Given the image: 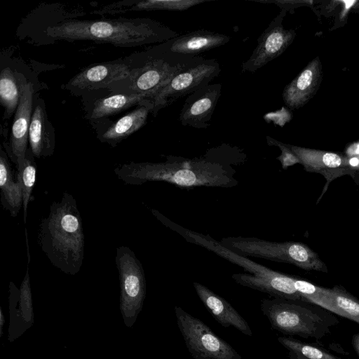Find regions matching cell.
I'll return each mask as SVG.
<instances>
[{
  "label": "cell",
  "instance_id": "cell-24",
  "mask_svg": "<svg viewBox=\"0 0 359 359\" xmlns=\"http://www.w3.org/2000/svg\"><path fill=\"white\" fill-rule=\"evenodd\" d=\"M205 2V0H142L124 1L95 11L98 14H115L129 11H183Z\"/></svg>",
  "mask_w": 359,
  "mask_h": 359
},
{
  "label": "cell",
  "instance_id": "cell-8",
  "mask_svg": "<svg viewBox=\"0 0 359 359\" xmlns=\"http://www.w3.org/2000/svg\"><path fill=\"white\" fill-rule=\"evenodd\" d=\"M115 262L120 283V311L125 325L130 328L142 311L146 297L144 271L140 261L126 246L116 249Z\"/></svg>",
  "mask_w": 359,
  "mask_h": 359
},
{
  "label": "cell",
  "instance_id": "cell-7",
  "mask_svg": "<svg viewBox=\"0 0 359 359\" xmlns=\"http://www.w3.org/2000/svg\"><path fill=\"white\" fill-rule=\"evenodd\" d=\"M260 308L271 327L285 334L319 338L328 331L325 321L308 302L263 299Z\"/></svg>",
  "mask_w": 359,
  "mask_h": 359
},
{
  "label": "cell",
  "instance_id": "cell-26",
  "mask_svg": "<svg viewBox=\"0 0 359 359\" xmlns=\"http://www.w3.org/2000/svg\"><path fill=\"white\" fill-rule=\"evenodd\" d=\"M16 169V178L20 184L22 193L23 222L26 223L28 204L31 200L36 175V164L29 148L25 157L18 163Z\"/></svg>",
  "mask_w": 359,
  "mask_h": 359
},
{
  "label": "cell",
  "instance_id": "cell-10",
  "mask_svg": "<svg viewBox=\"0 0 359 359\" xmlns=\"http://www.w3.org/2000/svg\"><path fill=\"white\" fill-rule=\"evenodd\" d=\"M296 154L305 171L322 175L326 180L318 204L331 182L340 177L349 175L359 186V155L347 156L337 152L288 144Z\"/></svg>",
  "mask_w": 359,
  "mask_h": 359
},
{
  "label": "cell",
  "instance_id": "cell-25",
  "mask_svg": "<svg viewBox=\"0 0 359 359\" xmlns=\"http://www.w3.org/2000/svg\"><path fill=\"white\" fill-rule=\"evenodd\" d=\"M20 100V88L16 74L8 67L0 73V102L4 108V118L8 119L15 113Z\"/></svg>",
  "mask_w": 359,
  "mask_h": 359
},
{
  "label": "cell",
  "instance_id": "cell-16",
  "mask_svg": "<svg viewBox=\"0 0 359 359\" xmlns=\"http://www.w3.org/2000/svg\"><path fill=\"white\" fill-rule=\"evenodd\" d=\"M8 299L10 323L8 339L13 342L31 327L34 321L28 267L20 289L10 282Z\"/></svg>",
  "mask_w": 359,
  "mask_h": 359
},
{
  "label": "cell",
  "instance_id": "cell-19",
  "mask_svg": "<svg viewBox=\"0 0 359 359\" xmlns=\"http://www.w3.org/2000/svg\"><path fill=\"white\" fill-rule=\"evenodd\" d=\"M193 285L200 300L222 326L233 327L248 337L252 336L248 322L226 299L200 283L194 282Z\"/></svg>",
  "mask_w": 359,
  "mask_h": 359
},
{
  "label": "cell",
  "instance_id": "cell-11",
  "mask_svg": "<svg viewBox=\"0 0 359 359\" xmlns=\"http://www.w3.org/2000/svg\"><path fill=\"white\" fill-rule=\"evenodd\" d=\"M220 72V66L215 59H205L177 74L152 97L151 114L155 116L161 109L177 99L208 86Z\"/></svg>",
  "mask_w": 359,
  "mask_h": 359
},
{
  "label": "cell",
  "instance_id": "cell-18",
  "mask_svg": "<svg viewBox=\"0 0 359 359\" xmlns=\"http://www.w3.org/2000/svg\"><path fill=\"white\" fill-rule=\"evenodd\" d=\"M229 41L230 37L224 34L199 29L177 36L157 47L175 54L197 56L199 53L223 46Z\"/></svg>",
  "mask_w": 359,
  "mask_h": 359
},
{
  "label": "cell",
  "instance_id": "cell-1",
  "mask_svg": "<svg viewBox=\"0 0 359 359\" xmlns=\"http://www.w3.org/2000/svg\"><path fill=\"white\" fill-rule=\"evenodd\" d=\"M44 33L54 40H90L121 47L162 43L178 36L160 22L145 18L65 20L48 26Z\"/></svg>",
  "mask_w": 359,
  "mask_h": 359
},
{
  "label": "cell",
  "instance_id": "cell-13",
  "mask_svg": "<svg viewBox=\"0 0 359 359\" xmlns=\"http://www.w3.org/2000/svg\"><path fill=\"white\" fill-rule=\"evenodd\" d=\"M16 77L20 88V100L11 127L9 142L4 144L5 151L15 167L25 157L29 149V129L34 109V87L22 74Z\"/></svg>",
  "mask_w": 359,
  "mask_h": 359
},
{
  "label": "cell",
  "instance_id": "cell-29",
  "mask_svg": "<svg viewBox=\"0 0 359 359\" xmlns=\"http://www.w3.org/2000/svg\"><path fill=\"white\" fill-rule=\"evenodd\" d=\"M266 142L269 146L278 147L280 149L281 153L277 157V160L280 161L283 170H286L289 167L297 163L301 164L300 160L290 149L288 144L276 140L270 136H266Z\"/></svg>",
  "mask_w": 359,
  "mask_h": 359
},
{
  "label": "cell",
  "instance_id": "cell-28",
  "mask_svg": "<svg viewBox=\"0 0 359 359\" xmlns=\"http://www.w3.org/2000/svg\"><path fill=\"white\" fill-rule=\"evenodd\" d=\"M278 341L288 351L291 359H340L321 348L291 337H279Z\"/></svg>",
  "mask_w": 359,
  "mask_h": 359
},
{
  "label": "cell",
  "instance_id": "cell-20",
  "mask_svg": "<svg viewBox=\"0 0 359 359\" xmlns=\"http://www.w3.org/2000/svg\"><path fill=\"white\" fill-rule=\"evenodd\" d=\"M153 102L145 100L133 110L119 119L109 123L105 128L97 132V137L103 143L115 147L121 141L140 130L145 125L149 113H151Z\"/></svg>",
  "mask_w": 359,
  "mask_h": 359
},
{
  "label": "cell",
  "instance_id": "cell-5",
  "mask_svg": "<svg viewBox=\"0 0 359 359\" xmlns=\"http://www.w3.org/2000/svg\"><path fill=\"white\" fill-rule=\"evenodd\" d=\"M142 62L125 79L111 85V93L144 95L150 97L177 74L205 60L201 56L175 54L153 47L143 55Z\"/></svg>",
  "mask_w": 359,
  "mask_h": 359
},
{
  "label": "cell",
  "instance_id": "cell-22",
  "mask_svg": "<svg viewBox=\"0 0 359 359\" xmlns=\"http://www.w3.org/2000/svg\"><path fill=\"white\" fill-rule=\"evenodd\" d=\"M145 100H151L144 95L111 93L94 100L90 107L86 109V118L97 129L107 124L109 116L118 114L126 109L137 106Z\"/></svg>",
  "mask_w": 359,
  "mask_h": 359
},
{
  "label": "cell",
  "instance_id": "cell-14",
  "mask_svg": "<svg viewBox=\"0 0 359 359\" xmlns=\"http://www.w3.org/2000/svg\"><path fill=\"white\" fill-rule=\"evenodd\" d=\"M123 60L95 65L76 74L66 84V89L74 95L107 90L114 83L126 79L135 68Z\"/></svg>",
  "mask_w": 359,
  "mask_h": 359
},
{
  "label": "cell",
  "instance_id": "cell-15",
  "mask_svg": "<svg viewBox=\"0 0 359 359\" xmlns=\"http://www.w3.org/2000/svg\"><path fill=\"white\" fill-rule=\"evenodd\" d=\"M222 93L221 83H212L194 92L187 97L179 120L185 126L206 129Z\"/></svg>",
  "mask_w": 359,
  "mask_h": 359
},
{
  "label": "cell",
  "instance_id": "cell-12",
  "mask_svg": "<svg viewBox=\"0 0 359 359\" xmlns=\"http://www.w3.org/2000/svg\"><path fill=\"white\" fill-rule=\"evenodd\" d=\"M285 13L286 11L281 10L259 36L251 56L241 65L243 73L256 72L280 56L292 43L296 33L282 25Z\"/></svg>",
  "mask_w": 359,
  "mask_h": 359
},
{
  "label": "cell",
  "instance_id": "cell-6",
  "mask_svg": "<svg viewBox=\"0 0 359 359\" xmlns=\"http://www.w3.org/2000/svg\"><path fill=\"white\" fill-rule=\"evenodd\" d=\"M225 248L246 257H257L291 264L305 271L327 273L318 254L304 243L274 242L255 237H226L219 241Z\"/></svg>",
  "mask_w": 359,
  "mask_h": 359
},
{
  "label": "cell",
  "instance_id": "cell-17",
  "mask_svg": "<svg viewBox=\"0 0 359 359\" xmlns=\"http://www.w3.org/2000/svg\"><path fill=\"white\" fill-rule=\"evenodd\" d=\"M322 76V64L316 57L285 87L282 95L285 105L291 109L303 107L316 94Z\"/></svg>",
  "mask_w": 359,
  "mask_h": 359
},
{
  "label": "cell",
  "instance_id": "cell-31",
  "mask_svg": "<svg viewBox=\"0 0 359 359\" xmlns=\"http://www.w3.org/2000/svg\"><path fill=\"white\" fill-rule=\"evenodd\" d=\"M353 344L354 348L359 355V334L354 336L353 339Z\"/></svg>",
  "mask_w": 359,
  "mask_h": 359
},
{
  "label": "cell",
  "instance_id": "cell-4",
  "mask_svg": "<svg viewBox=\"0 0 359 359\" xmlns=\"http://www.w3.org/2000/svg\"><path fill=\"white\" fill-rule=\"evenodd\" d=\"M177 232L188 242L200 245L231 263L242 267L245 272L233 273L238 284L265 292L273 298L302 301L294 286V276L274 271L248 257L239 255L223 246L209 235L180 226Z\"/></svg>",
  "mask_w": 359,
  "mask_h": 359
},
{
  "label": "cell",
  "instance_id": "cell-23",
  "mask_svg": "<svg viewBox=\"0 0 359 359\" xmlns=\"http://www.w3.org/2000/svg\"><path fill=\"white\" fill-rule=\"evenodd\" d=\"M9 160L6 151L1 148L0 202L3 208L15 217L22 208V193Z\"/></svg>",
  "mask_w": 359,
  "mask_h": 359
},
{
  "label": "cell",
  "instance_id": "cell-30",
  "mask_svg": "<svg viewBox=\"0 0 359 359\" xmlns=\"http://www.w3.org/2000/svg\"><path fill=\"white\" fill-rule=\"evenodd\" d=\"M6 323L5 316L4 315V312L2 308L0 307V337H2L3 334V327Z\"/></svg>",
  "mask_w": 359,
  "mask_h": 359
},
{
  "label": "cell",
  "instance_id": "cell-9",
  "mask_svg": "<svg viewBox=\"0 0 359 359\" xmlns=\"http://www.w3.org/2000/svg\"><path fill=\"white\" fill-rule=\"evenodd\" d=\"M180 332L190 355L194 359H241L229 343L216 335L202 320L175 306Z\"/></svg>",
  "mask_w": 359,
  "mask_h": 359
},
{
  "label": "cell",
  "instance_id": "cell-3",
  "mask_svg": "<svg viewBox=\"0 0 359 359\" xmlns=\"http://www.w3.org/2000/svg\"><path fill=\"white\" fill-rule=\"evenodd\" d=\"M37 241L50 263L62 272L75 275L84 259L85 236L76 201L64 193L53 202L39 226Z\"/></svg>",
  "mask_w": 359,
  "mask_h": 359
},
{
  "label": "cell",
  "instance_id": "cell-27",
  "mask_svg": "<svg viewBox=\"0 0 359 359\" xmlns=\"http://www.w3.org/2000/svg\"><path fill=\"white\" fill-rule=\"evenodd\" d=\"M332 311L359 323V301L343 287L336 285L330 289Z\"/></svg>",
  "mask_w": 359,
  "mask_h": 359
},
{
  "label": "cell",
  "instance_id": "cell-21",
  "mask_svg": "<svg viewBox=\"0 0 359 359\" xmlns=\"http://www.w3.org/2000/svg\"><path fill=\"white\" fill-rule=\"evenodd\" d=\"M55 147V130L48 119L44 101L37 98L29 129V148L34 158H40L53 155Z\"/></svg>",
  "mask_w": 359,
  "mask_h": 359
},
{
  "label": "cell",
  "instance_id": "cell-2",
  "mask_svg": "<svg viewBox=\"0 0 359 359\" xmlns=\"http://www.w3.org/2000/svg\"><path fill=\"white\" fill-rule=\"evenodd\" d=\"M160 163L130 162L114 169L124 183L140 185L149 182H164L181 188L197 187L229 188L238 184L226 166L206 158L167 156Z\"/></svg>",
  "mask_w": 359,
  "mask_h": 359
}]
</instances>
